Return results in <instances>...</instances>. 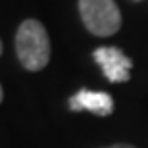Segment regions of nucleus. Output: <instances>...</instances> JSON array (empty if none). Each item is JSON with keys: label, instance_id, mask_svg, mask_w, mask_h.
<instances>
[{"label": "nucleus", "instance_id": "f257e3e1", "mask_svg": "<svg viewBox=\"0 0 148 148\" xmlns=\"http://www.w3.org/2000/svg\"><path fill=\"white\" fill-rule=\"evenodd\" d=\"M17 60L27 71H40L50 62V38L38 19H25L16 33Z\"/></svg>", "mask_w": 148, "mask_h": 148}, {"label": "nucleus", "instance_id": "f03ea898", "mask_svg": "<svg viewBox=\"0 0 148 148\" xmlns=\"http://www.w3.org/2000/svg\"><path fill=\"white\" fill-rule=\"evenodd\" d=\"M79 14L88 33L112 37L121 27V12L114 0H79Z\"/></svg>", "mask_w": 148, "mask_h": 148}, {"label": "nucleus", "instance_id": "7ed1b4c3", "mask_svg": "<svg viewBox=\"0 0 148 148\" xmlns=\"http://www.w3.org/2000/svg\"><path fill=\"white\" fill-rule=\"evenodd\" d=\"M94 62L102 67L106 79L112 83H125L131 77L133 62L115 46H100L92 52Z\"/></svg>", "mask_w": 148, "mask_h": 148}, {"label": "nucleus", "instance_id": "20e7f679", "mask_svg": "<svg viewBox=\"0 0 148 148\" xmlns=\"http://www.w3.org/2000/svg\"><path fill=\"white\" fill-rule=\"evenodd\" d=\"M71 112H90L94 115H110L114 112V98L108 92H96L83 88L69 98Z\"/></svg>", "mask_w": 148, "mask_h": 148}, {"label": "nucleus", "instance_id": "39448f33", "mask_svg": "<svg viewBox=\"0 0 148 148\" xmlns=\"http://www.w3.org/2000/svg\"><path fill=\"white\" fill-rule=\"evenodd\" d=\"M104 148H135L133 144H123V143H119V144H112V146H104Z\"/></svg>", "mask_w": 148, "mask_h": 148}, {"label": "nucleus", "instance_id": "423d86ee", "mask_svg": "<svg viewBox=\"0 0 148 148\" xmlns=\"http://www.w3.org/2000/svg\"><path fill=\"white\" fill-rule=\"evenodd\" d=\"M2 98H4V92H2V87H0V102H2Z\"/></svg>", "mask_w": 148, "mask_h": 148}, {"label": "nucleus", "instance_id": "0eeeda50", "mask_svg": "<svg viewBox=\"0 0 148 148\" xmlns=\"http://www.w3.org/2000/svg\"><path fill=\"white\" fill-rule=\"evenodd\" d=\"M0 54H2V42H0Z\"/></svg>", "mask_w": 148, "mask_h": 148}, {"label": "nucleus", "instance_id": "6e6552de", "mask_svg": "<svg viewBox=\"0 0 148 148\" xmlns=\"http://www.w3.org/2000/svg\"><path fill=\"white\" fill-rule=\"evenodd\" d=\"M133 2H140V0H133Z\"/></svg>", "mask_w": 148, "mask_h": 148}]
</instances>
